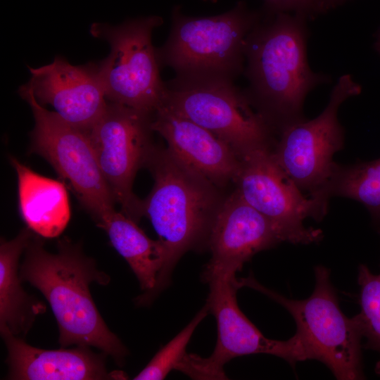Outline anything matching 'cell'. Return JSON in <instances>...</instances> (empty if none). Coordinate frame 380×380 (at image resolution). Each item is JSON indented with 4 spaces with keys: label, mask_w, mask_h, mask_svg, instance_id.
<instances>
[{
    "label": "cell",
    "mask_w": 380,
    "mask_h": 380,
    "mask_svg": "<svg viewBox=\"0 0 380 380\" xmlns=\"http://www.w3.org/2000/svg\"><path fill=\"white\" fill-rule=\"evenodd\" d=\"M22 281L36 288L48 301L56 319L61 348L94 347L122 365L126 347L99 313L90 292L92 283L105 286L110 277L96 267L79 245L63 239L51 253L39 236H32L20 265Z\"/></svg>",
    "instance_id": "6da1fadb"
},
{
    "label": "cell",
    "mask_w": 380,
    "mask_h": 380,
    "mask_svg": "<svg viewBox=\"0 0 380 380\" xmlns=\"http://www.w3.org/2000/svg\"><path fill=\"white\" fill-rule=\"evenodd\" d=\"M306 18L286 12L260 18L244 45L245 91L253 106L277 132L305 119L303 108L307 94L330 77L315 72L307 58Z\"/></svg>",
    "instance_id": "7a4b0ae2"
},
{
    "label": "cell",
    "mask_w": 380,
    "mask_h": 380,
    "mask_svg": "<svg viewBox=\"0 0 380 380\" xmlns=\"http://www.w3.org/2000/svg\"><path fill=\"white\" fill-rule=\"evenodd\" d=\"M146 166L154 184L143 201V216L157 233L166 259L154 289L140 296L144 304L167 286L175 266L186 251L205 245L211 223L224 201L217 186L167 148L155 147Z\"/></svg>",
    "instance_id": "3957f363"
},
{
    "label": "cell",
    "mask_w": 380,
    "mask_h": 380,
    "mask_svg": "<svg viewBox=\"0 0 380 380\" xmlns=\"http://www.w3.org/2000/svg\"><path fill=\"white\" fill-rule=\"evenodd\" d=\"M313 292L307 298L294 300L280 295L258 282L253 276L237 279L239 288L260 291L282 305L292 316L296 334L308 360L324 364L337 379H363L361 341L362 334L355 317L341 311L330 271L319 265L315 269Z\"/></svg>",
    "instance_id": "277c9868"
},
{
    "label": "cell",
    "mask_w": 380,
    "mask_h": 380,
    "mask_svg": "<svg viewBox=\"0 0 380 380\" xmlns=\"http://www.w3.org/2000/svg\"><path fill=\"white\" fill-rule=\"evenodd\" d=\"M260 18L243 2L203 18L186 16L175 8L169 37L156 50L159 63L172 68L177 76L233 80L243 70L245 41Z\"/></svg>",
    "instance_id": "5b68a950"
},
{
    "label": "cell",
    "mask_w": 380,
    "mask_h": 380,
    "mask_svg": "<svg viewBox=\"0 0 380 380\" xmlns=\"http://www.w3.org/2000/svg\"><path fill=\"white\" fill-rule=\"evenodd\" d=\"M165 84L162 104L224 141L240 158L270 148L276 130L232 80L177 76Z\"/></svg>",
    "instance_id": "8992f818"
},
{
    "label": "cell",
    "mask_w": 380,
    "mask_h": 380,
    "mask_svg": "<svg viewBox=\"0 0 380 380\" xmlns=\"http://www.w3.org/2000/svg\"><path fill=\"white\" fill-rule=\"evenodd\" d=\"M163 19L156 15L129 20L118 25L94 23L90 32L108 42V56L97 64L106 99L153 113L162 104L165 84L151 42L154 28Z\"/></svg>",
    "instance_id": "52a82bcc"
},
{
    "label": "cell",
    "mask_w": 380,
    "mask_h": 380,
    "mask_svg": "<svg viewBox=\"0 0 380 380\" xmlns=\"http://www.w3.org/2000/svg\"><path fill=\"white\" fill-rule=\"evenodd\" d=\"M19 94L29 103L34 118L31 151L52 165L96 222L115 210V201L87 134L46 109L27 84L19 88Z\"/></svg>",
    "instance_id": "ba28073f"
},
{
    "label": "cell",
    "mask_w": 380,
    "mask_h": 380,
    "mask_svg": "<svg viewBox=\"0 0 380 380\" xmlns=\"http://www.w3.org/2000/svg\"><path fill=\"white\" fill-rule=\"evenodd\" d=\"M361 90L350 75L341 76L327 107L317 117L291 123L279 132L274 157L302 191L329 198L325 190L336 165L333 156L344 144L338 111L343 101Z\"/></svg>",
    "instance_id": "9c48e42d"
},
{
    "label": "cell",
    "mask_w": 380,
    "mask_h": 380,
    "mask_svg": "<svg viewBox=\"0 0 380 380\" xmlns=\"http://www.w3.org/2000/svg\"><path fill=\"white\" fill-rule=\"evenodd\" d=\"M236 277L219 276L206 281L210 292L205 305L215 317L217 337L212 354L202 357L186 354L177 370L196 379H225L224 366L233 358L253 354L281 357L293 365L307 360L299 337L295 334L286 341L265 337L238 306Z\"/></svg>",
    "instance_id": "30bf717a"
},
{
    "label": "cell",
    "mask_w": 380,
    "mask_h": 380,
    "mask_svg": "<svg viewBox=\"0 0 380 380\" xmlns=\"http://www.w3.org/2000/svg\"><path fill=\"white\" fill-rule=\"evenodd\" d=\"M234 182L236 191L274 225L284 241L308 244L322 237L320 229L308 228V217L321 220L327 200L305 196L285 173L270 148L258 149L241 158Z\"/></svg>",
    "instance_id": "8fae6325"
},
{
    "label": "cell",
    "mask_w": 380,
    "mask_h": 380,
    "mask_svg": "<svg viewBox=\"0 0 380 380\" xmlns=\"http://www.w3.org/2000/svg\"><path fill=\"white\" fill-rule=\"evenodd\" d=\"M153 114L108 101L87 133L115 202L137 223L143 217V201L134 195L132 186L137 171L146 166L156 147L151 141Z\"/></svg>",
    "instance_id": "7c38bea8"
},
{
    "label": "cell",
    "mask_w": 380,
    "mask_h": 380,
    "mask_svg": "<svg viewBox=\"0 0 380 380\" xmlns=\"http://www.w3.org/2000/svg\"><path fill=\"white\" fill-rule=\"evenodd\" d=\"M281 242L270 220L235 190L224 199L211 223L205 243L211 258L203 270V280L236 276L255 254Z\"/></svg>",
    "instance_id": "4fadbf2b"
},
{
    "label": "cell",
    "mask_w": 380,
    "mask_h": 380,
    "mask_svg": "<svg viewBox=\"0 0 380 380\" xmlns=\"http://www.w3.org/2000/svg\"><path fill=\"white\" fill-rule=\"evenodd\" d=\"M29 69L32 76L27 84L37 101L51 105L64 121L87 134L108 103L97 64L73 65L58 56L50 64Z\"/></svg>",
    "instance_id": "5bb4252c"
},
{
    "label": "cell",
    "mask_w": 380,
    "mask_h": 380,
    "mask_svg": "<svg viewBox=\"0 0 380 380\" xmlns=\"http://www.w3.org/2000/svg\"><path fill=\"white\" fill-rule=\"evenodd\" d=\"M151 128L165 139L171 153L215 186L234 181L241 158L208 130L163 104L153 113Z\"/></svg>",
    "instance_id": "9a60e30c"
},
{
    "label": "cell",
    "mask_w": 380,
    "mask_h": 380,
    "mask_svg": "<svg viewBox=\"0 0 380 380\" xmlns=\"http://www.w3.org/2000/svg\"><path fill=\"white\" fill-rule=\"evenodd\" d=\"M7 348L8 379L103 380L120 379L122 372H109L105 353L89 347L46 350L34 347L8 331L1 332Z\"/></svg>",
    "instance_id": "2e32d148"
},
{
    "label": "cell",
    "mask_w": 380,
    "mask_h": 380,
    "mask_svg": "<svg viewBox=\"0 0 380 380\" xmlns=\"http://www.w3.org/2000/svg\"><path fill=\"white\" fill-rule=\"evenodd\" d=\"M10 162L18 177V204L20 215L33 232L44 238L59 236L71 215L64 184L42 176L15 158Z\"/></svg>",
    "instance_id": "e0dca14e"
},
{
    "label": "cell",
    "mask_w": 380,
    "mask_h": 380,
    "mask_svg": "<svg viewBox=\"0 0 380 380\" xmlns=\"http://www.w3.org/2000/svg\"><path fill=\"white\" fill-rule=\"evenodd\" d=\"M33 236L23 229L13 239L0 243V332L26 335L37 317L46 311L45 305L28 295L19 274L20 258Z\"/></svg>",
    "instance_id": "ac0fdd59"
},
{
    "label": "cell",
    "mask_w": 380,
    "mask_h": 380,
    "mask_svg": "<svg viewBox=\"0 0 380 380\" xmlns=\"http://www.w3.org/2000/svg\"><path fill=\"white\" fill-rule=\"evenodd\" d=\"M96 224L106 231L113 247L127 262L144 293L151 291L165 262L161 242L149 238L136 222L115 210Z\"/></svg>",
    "instance_id": "d6986e66"
},
{
    "label": "cell",
    "mask_w": 380,
    "mask_h": 380,
    "mask_svg": "<svg viewBox=\"0 0 380 380\" xmlns=\"http://www.w3.org/2000/svg\"><path fill=\"white\" fill-rule=\"evenodd\" d=\"M325 192L362 203L380 222V158L353 165L336 163Z\"/></svg>",
    "instance_id": "ffe728a7"
},
{
    "label": "cell",
    "mask_w": 380,
    "mask_h": 380,
    "mask_svg": "<svg viewBox=\"0 0 380 380\" xmlns=\"http://www.w3.org/2000/svg\"><path fill=\"white\" fill-rule=\"evenodd\" d=\"M360 312L355 315L362 337L366 338L365 348L377 351L380 355V274H374L361 265L358 270ZM380 375V358L375 366Z\"/></svg>",
    "instance_id": "44dd1931"
},
{
    "label": "cell",
    "mask_w": 380,
    "mask_h": 380,
    "mask_svg": "<svg viewBox=\"0 0 380 380\" xmlns=\"http://www.w3.org/2000/svg\"><path fill=\"white\" fill-rule=\"evenodd\" d=\"M209 312L205 305L193 319L170 341L162 347L146 366L133 379L162 380L186 355V348L199 323Z\"/></svg>",
    "instance_id": "7402d4cb"
},
{
    "label": "cell",
    "mask_w": 380,
    "mask_h": 380,
    "mask_svg": "<svg viewBox=\"0 0 380 380\" xmlns=\"http://www.w3.org/2000/svg\"><path fill=\"white\" fill-rule=\"evenodd\" d=\"M272 13L293 12L307 19L325 12L322 0H265Z\"/></svg>",
    "instance_id": "603a6c76"
},
{
    "label": "cell",
    "mask_w": 380,
    "mask_h": 380,
    "mask_svg": "<svg viewBox=\"0 0 380 380\" xmlns=\"http://www.w3.org/2000/svg\"><path fill=\"white\" fill-rule=\"evenodd\" d=\"M347 0H322L324 11L341 4Z\"/></svg>",
    "instance_id": "cb8c5ba5"
},
{
    "label": "cell",
    "mask_w": 380,
    "mask_h": 380,
    "mask_svg": "<svg viewBox=\"0 0 380 380\" xmlns=\"http://www.w3.org/2000/svg\"><path fill=\"white\" fill-rule=\"evenodd\" d=\"M374 49L380 54V27L376 32Z\"/></svg>",
    "instance_id": "d4e9b609"
},
{
    "label": "cell",
    "mask_w": 380,
    "mask_h": 380,
    "mask_svg": "<svg viewBox=\"0 0 380 380\" xmlns=\"http://www.w3.org/2000/svg\"><path fill=\"white\" fill-rule=\"evenodd\" d=\"M205 1H213V2L217 1V0H205Z\"/></svg>",
    "instance_id": "484cf974"
}]
</instances>
